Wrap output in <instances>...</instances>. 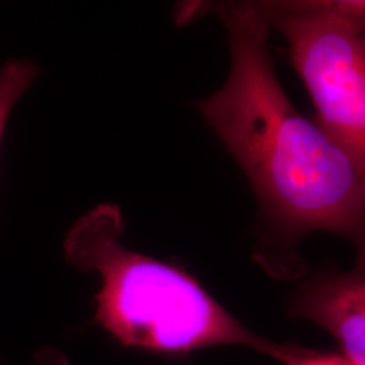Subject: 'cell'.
Here are the masks:
<instances>
[{
    "label": "cell",
    "mask_w": 365,
    "mask_h": 365,
    "mask_svg": "<svg viewBox=\"0 0 365 365\" xmlns=\"http://www.w3.org/2000/svg\"><path fill=\"white\" fill-rule=\"evenodd\" d=\"M227 34L230 71L196 103L247 176L260 238L255 260L274 277L304 274L300 241L327 232L365 248V172L317 122L292 105L274 72L265 1L214 3Z\"/></svg>",
    "instance_id": "1"
},
{
    "label": "cell",
    "mask_w": 365,
    "mask_h": 365,
    "mask_svg": "<svg viewBox=\"0 0 365 365\" xmlns=\"http://www.w3.org/2000/svg\"><path fill=\"white\" fill-rule=\"evenodd\" d=\"M122 235L119 206L99 203L71 227L64 252L78 269L99 274L96 321L123 345L165 353L241 345L287 365L315 354L255 334L191 274L126 248Z\"/></svg>",
    "instance_id": "2"
},
{
    "label": "cell",
    "mask_w": 365,
    "mask_h": 365,
    "mask_svg": "<svg viewBox=\"0 0 365 365\" xmlns=\"http://www.w3.org/2000/svg\"><path fill=\"white\" fill-rule=\"evenodd\" d=\"M317 123L365 172V0L265 1Z\"/></svg>",
    "instance_id": "3"
},
{
    "label": "cell",
    "mask_w": 365,
    "mask_h": 365,
    "mask_svg": "<svg viewBox=\"0 0 365 365\" xmlns=\"http://www.w3.org/2000/svg\"><path fill=\"white\" fill-rule=\"evenodd\" d=\"M348 271H327L306 280L289 302L288 313L327 330L345 357L365 365V248L356 250Z\"/></svg>",
    "instance_id": "4"
},
{
    "label": "cell",
    "mask_w": 365,
    "mask_h": 365,
    "mask_svg": "<svg viewBox=\"0 0 365 365\" xmlns=\"http://www.w3.org/2000/svg\"><path fill=\"white\" fill-rule=\"evenodd\" d=\"M38 73V66L24 58L9 60L0 66V146L14 107Z\"/></svg>",
    "instance_id": "5"
},
{
    "label": "cell",
    "mask_w": 365,
    "mask_h": 365,
    "mask_svg": "<svg viewBox=\"0 0 365 365\" xmlns=\"http://www.w3.org/2000/svg\"><path fill=\"white\" fill-rule=\"evenodd\" d=\"M291 365H354L345 356H334V354H313L304 360Z\"/></svg>",
    "instance_id": "6"
},
{
    "label": "cell",
    "mask_w": 365,
    "mask_h": 365,
    "mask_svg": "<svg viewBox=\"0 0 365 365\" xmlns=\"http://www.w3.org/2000/svg\"><path fill=\"white\" fill-rule=\"evenodd\" d=\"M36 365H68L66 359L57 352H42L37 357Z\"/></svg>",
    "instance_id": "7"
}]
</instances>
